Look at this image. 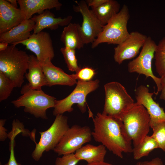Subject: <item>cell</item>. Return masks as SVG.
Wrapping results in <instances>:
<instances>
[{"mask_svg": "<svg viewBox=\"0 0 165 165\" xmlns=\"http://www.w3.org/2000/svg\"><path fill=\"white\" fill-rule=\"evenodd\" d=\"M9 44L6 42L0 43V51L6 50L9 46Z\"/></svg>", "mask_w": 165, "mask_h": 165, "instance_id": "obj_36", "label": "cell"}, {"mask_svg": "<svg viewBox=\"0 0 165 165\" xmlns=\"http://www.w3.org/2000/svg\"><path fill=\"white\" fill-rule=\"evenodd\" d=\"M143 165H163L161 159L159 157L152 159L149 161L142 162Z\"/></svg>", "mask_w": 165, "mask_h": 165, "instance_id": "obj_34", "label": "cell"}, {"mask_svg": "<svg viewBox=\"0 0 165 165\" xmlns=\"http://www.w3.org/2000/svg\"><path fill=\"white\" fill-rule=\"evenodd\" d=\"M45 78V86L56 85L72 86L76 84L75 74L69 75L60 68L54 66L51 61L41 64Z\"/></svg>", "mask_w": 165, "mask_h": 165, "instance_id": "obj_15", "label": "cell"}, {"mask_svg": "<svg viewBox=\"0 0 165 165\" xmlns=\"http://www.w3.org/2000/svg\"><path fill=\"white\" fill-rule=\"evenodd\" d=\"M106 153V148L102 144L95 146L88 144L82 146L74 154L77 159L85 160L89 164L104 161Z\"/></svg>", "mask_w": 165, "mask_h": 165, "instance_id": "obj_21", "label": "cell"}, {"mask_svg": "<svg viewBox=\"0 0 165 165\" xmlns=\"http://www.w3.org/2000/svg\"><path fill=\"white\" fill-rule=\"evenodd\" d=\"M132 165H143L142 162H139L136 163Z\"/></svg>", "mask_w": 165, "mask_h": 165, "instance_id": "obj_39", "label": "cell"}, {"mask_svg": "<svg viewBox=\"0 0 165 165\" xmlns=\"http://www.w3.org/2000/svg\"><path fill=\"white\" fill-rule=\"evenodd\" d=\"M21 44L33 52L41 64L51 61L55 54L52 40L49 33L42 31L31 35L27 40L16 43Z\"/></svg>", "mask_w": 165, "mask_h": 165, "instance_id": "obj_12", "label": "cell"}, {"mask_svg": "<svg viewBox=\"0 0 165 165\" xmlns=\"http://www.w3.org/2000/svg\"><path fill=\"white\" fill-rule=\"evenodd\" d=\"M150 127L153 132L151 137L155 140L158 148L165 152V122L156 123Z\"/></svg>", "mask_w": 165, "mask_h": 165, "instance_id": "obj_27", "label": "cell"}, {"mask_svg": "<svg viewBox=\"0 0 165 165\" xmlns=\"http://www.w3.org/2000/svg\"><path fill=\"white\" fill-rule=\"evenodd\" d=\"M154 58L157 73L161 77L165 76V36L157 44Z\"/></svg>", "mask_w": 165, "mask_h": 165, "instance_id": "obj_25", "label": "cell"}, {"mask_svg": "<svg viewBox=\"0 0 165 165\" xmlns=\"http://www.w3.org/2000/svg\"><path fill=\"white\" fill-rule=\"evenodd\" d=\"M92 132L89 126L74 125L66 131L53 150L59 156L75 153L91 141Z\"/></svg>", "mask_w": 165, "mask_h": 165, "instance_id": "obj_10", "label": "cell"}, {"mask_svg": "<svg viewBox=\"0 0 165 165\" xmlns=\"http://www.w3.org/2000/svg\"><path fill=\"white\" fill-rule=\"evenodd\" d=\"M155 140L151 136H146L142 141L133 148V157L135 160L147 156L154 149L158 148Z\"/></svg>", "mask_w": 165, "mask_h": 165, "instance_id": "obj_24", "label": "cell"}, {"mask_svg": "<svg viewBox=\"0 0 165 165\" xmlns=\"http://www.w3.org/2000/svg\"><path fill=\"white\" fill-rule=\"evenodd\" d=\"M25 20L31 18L35 13H42L45 10L53 8L60 10L62 4L58 0H17Z\"/></svg>", "mask_w": 165, "mask_h": 165, "instance_id": "obj_17", "label": "cell"}, {"mask_svg": "<svg viewBox=\"0 0 165 165\" xmlns=\"http://www.w3.org/2000/svg\"><path fill=\"white\" fill-rule=\"evenodd\" d=\"M6 119H0V141H5L8 138V134L7 133V130L4 127Z\"/></svg>", "mask_w": 165, "mask_h": 165, "instance_id": "obj_32", "label": "cell"}, {"mask_svg": "<svg viewBox=\"0 0 165 165\" xmlns=\"http://www.w3.org/2000/svg\"><path fill=\"white\" fill-rule=\"evenodd\" d=\"M60 51L63 55L65 61L69 70L78 72L81 69L78 66L75 56V50L66 47L62 48Z\"/></svg>", "mask_w": 165, "mask_h": 165, "instance_id": "obj_26", "label": "cell"}, {"mask_svg": "<svg viewBox=\"0 0 165 165\" xmlns=\"http://www.w3.org/2000/svg\"><path fill=\"white\" fill-rule=\"evenodd\" d=\"M129 18L128 7L124 4L119 12L103 26L102 31L92 44V48L103 43L118 45L123 42L130 34L127 28Z\"/></svg>", "mask_w": 165, "mask_h": 165, "instance_id": "obj_6", "label": "cell"}, {"mask_svg": "<svg viewBox=\"0 0 165 165\" xmlns=\"http://www.w3.org/2000/svg\"><path fill=\"white\" fill-rule=\"evenodd\" d=\"M15 87L13 81L0 72V101L7 99Z\"/></svg>", "mask_w": 165, "mask_h": 165, "instance_id": "obj_28", "label": "cell"}, {"mask_svg": "<svg viewBox=\"0 0 165 165\" xmlns=\"http://www.w3.org/2000/svg\"><path fill=\"white\" fill-rule=\"evenodd\" d=\"M93 121L92 135L96 142L121 158L123 153L132 152V141L125 133L120 120L98 112Z\"/></svg>", "mask_w": 165, "mask_h": 165, "instance_id": "obj_1", "label": "cell"}, {"mask_svg": "<svg viewBox=\"0 0 165 165\" xmlns=\"http://www.w3.org/2000/svg\"><path fill=\"white\" fill-rule=\"evenodd\" d=\"M17 135L16 134H13L9 138L10 140L9 145L10 156L8 162L4 165H22L17 162L14 155V147L15 145L14 139Z\"/></svg>", "mask_w": 165, "mask_h": 165, "instance_id": "obj_31", "label": "cell"}, {"mask_svg": "<svg viewBox=\"0 0 165 165\" xmlns=\"http://www.w3.org/2000/svg\"><path fill=\"white\" fill-rule=\"evenodd\" d=\"M28 72L25 76L28 82L26 86L30 89L40 90L45 86V78L41 64L36 57L29 55Z\"/></svg>", "mask_w": 165, "mask_h": 165, "instance_id": "obj_20", "label": "cell"}, {"mask_svg": "<svg viewBox=\"0 0 165 165\" xmlns=\"http://www.w3.org/2000/svg\"><path fill=\"white\" fill-rule=\"evenodd\" d=\"M29 58V55L26 52L13 44L0 51V72L13 81L16 87H21L24 82Z\"/></svg>", "mask_w": 165, "mask_h": 165, "instance_id": "obj_2", "label": "cell"}, {"mask_svg": "<svg viewBox=\"0 0 165 165\" xmlns=\"http://www.w3.org/2000/svg\"><path fill=\"white\" fill-rule=\"evenodd\" d=\"M107 0H87L86 2L89 7L91 8L98 7L105 3Z\"/></svg>", "mask_w": 165, "mask_h": 165, "instance_id": "obj_33", "label": "cell"}, {"mask_svg": "<svg viewBox=\"0 0 165 165\" xmlns=\"http://www.w3.org/2000/svg\"><path fill=\"white\" fill-rule=\"evenodd\" d=\"M60 39L65 47L75 50L83 47L85 44L80 32V25L78 24L70 23L64 28Z\"/></svg>", "mask_w": 165, "mask_h": 165, "instance_id": "obj_22", "label": "cell"}, {"mask_svg": "<svg viewBox=\"0 0 165 165\" xmlns=\"http://www.w3.org/2000/svg\"><path fill=\"white\" fill-rule=\"evenodd\" d=\"M68 117L63 115H58L51 126L46 130L39 132L41 137L31 156L35 161H38L44 152L53 150L66 131L69 128Z\"/></svg>", "mask_w": 165, "mask_h": 165, "instance_id": "obj_8", "label": "cell"}, {"mask_svg": "<svg viewBox=\"0 0 165 165\" xmlns=\"http://www.w3.org/2000/svg\"><path fill=\"white\" fill-rule=\"evenodd\" d=\"M155 92L150 93L148 88L141 85L136 90L137 103L143 106L147 111L150 118V126L157 123L165 122V112L163 108L153 99Z\"/></svg>", "mask_w": 165, "mask_h": 165, "instance_id": "obj_14", "label": "cell"}, {"mask_svg": "<svg viewBox=\"0 0 165 165\" xmlns=\"http://www.w3.org/2000/svg\"><path fill=\"white\" fill-rule=\"evenodd\" d=\"M86 165H113L112 164L104 162L87 164Z\"/></svg>", "mask_w": 165, "mask_h": 165, "instance_id": "obj_37", "label": "cell"}, {"mask_svg": "<svg viewBox=\"0 0 165 165\" xmlns=\"http://www.w3.org/2000/svg\"><path fill=\"white\" fill-rule=\"evenodd\" d=\"M25 20L20 8L7 0H0V34L18 25Z\"/></svg>", "mask_w": 165, "mask_h": 165, "instance_id": "obj_16", "label": "cell"}, {"mask_svg": "<svg viewBox=\"0 0 165 165\" xmlns=\"http://www.w3.org/2000/svg\"><path fill=\"white\" fill-rule=\"evenodd\" d=\"M97 79L85 82L78 80L76 86L67 97L61 100H57L54 108L53 115L55 116L66 112H71L73 110L72 106L76 104L82 113L86 111V97L90 93L95 90L99 86Z\"/></svg>", "mask_w": 165, "mask_h": 165, "instance_id": "obj_7", "label": "cell"}, {"mask_svg": "<svg viewBox=\"0 0 165 165\" xmlns=\"http://www.w3.org/2000/svg\"><path fill=\"white\" fill-rule=\"evenodd\" d=\"M147 36L137 31L130 33L123 42L114 49V58L120 64L123 61L135 57L145 42Z\"/></svg>", "mask_w": 165, "mask_h": 165, "instance_id": "obj_13", "label": "cell"}, {"mask_svg": "<svg viewBox=\"0 0 165 165\" xmlns=\"http://www.w3.org/2000/svg\"><path fill=\"white\" fill-rule=\"evenodd\" d=\"M75 2L77 5L73 6V9L80 13L82 17L80 32L84 44H92L102 31L103 26L92 10L89 9L85 1Z\"/></svg>", "mask_w": 165, "mask_h": 165, "instance_id": "obj_11", "label": "cell"}, {"mask_svg": "<svg viewBox=\"0 0 165 165\" xmlns=\"http://www.w3.org/2000/svg\"><path fill=\"white\" fill-rule=\"evenodd\" d=\"M157 44L150 37H148L138 56L130 61L128 64V69L130 73L136 72L145 75L146 78L150 77L155 82L157 95L161 91V78L155 76L152 69V61Z\"/></svg>", "mask_w": 165, "mask_h": 165, "instance_id": "obj_9", "label": "cell"}, {"mask_svg": "<svg viewBox=\"0 0 165 165\" xmlns=\"http://www.w3.org/2000/svg\"><path fill=\"white\" fill-rule=\"evenodd\" d=\"M31 19L35 23L33 34H36L45 28L54 30L57 29L59 26H66L71 23L72 17L68 16L64 18L55 17L53 13L47 9Z\"/></svg>", "mask_w": 165, "mask_h": 165, "instance_id": "obj_18", "label": "cell"}, {"mask_svg": "<svg viewBox=\"0 0 165 165\" xmlns=\"http://www.w3.org/2000/svg\"><path fill=\"white\" fill-rule=\"evenodd\" d=\"M13 6L17 8V1L16 0H7Z\"/></svg>", "mask_w": 165, "mask_h": 165, "instance_id": "obj_38", "label": "cell"}, {"mask_svg": "<svg viewBox=\"0 0 165 165\" xmlns=\"http://www.w3.org/2000/svg\"><path fill=\"white\" fill-rule=\"evenodd\" d=\"M123 130L134 147L143 140L149 132L150 118L143 106L135 103L120 120Z\"/></svg>", "mask_w": 165, "mask_h": 165, "instance_id": "obj_5", "label": "cell"}, {"mask_svg": "<svg viewBox=\"0 0 165 165\" xmlns=\"http://www.w3.org/2000/svg\"><path fill=\"white\" fill-rule=\"evenodd\" d=\"M35 23L31 19L24 20L9 31L0 34V42L15 45L28 39L31 35Z\"/></svg>", "mask_w": 165, "mask_h": 165, "instance_id": "obj_19", "label": "cell"}, {"mask_svg": "<svg viewBox=\"0 0 165 165\" xmlns=\"http://www.w3.org/2000/svg\"><path fill=\"white\" fill-rule=\"evenodd\" d=\"M105 101L103 114L121 120L135 103L120 83L112 82L104 85Z\"/></svg>", "mask_w": 165, "mask_h": 165, "instance_id": "obj_4", "label": "cell"}, {"mask_svg": "<svg viewBox=\"0 0 165 165\" xmlns=\"http://www.w3.org/2000/svg\"><path fill=\"white\" fill-rule=\"evenodd\" d=\"M96 74L95 70L93 68L85 67L80 69L75 75L77 80L88 82L92 80Z\"/></svg>", "mask_w": 165, "mask_h": 165, "instance_id": "obj_29", "label": "cell"}, {"mask_svg": "<svg viewBox=\"0 0 165 165\" xmlns=\"http://www.w3.org/2000/svg\"><path fill=\"white\" fill-rule=\"evenodd\" d=\"M161 94L160 98L165 101V76L161 77Z\"/></svg>", "mask_w": 165, "mask_h": 165, "instance_id": "obj_35", "label": "cell"}, {"mask_svg": "<svg viewBox=\"0 0 165 165\" xmlns=\"http://www.w3.org/2000/svg\"><path fill=\"white\" fill-rule=\"evenodd\" d=\"M22 95L16 100L11 101L16 108L24 107V111L32 115L36 118L48 119L46 110L54 108L57 100L40 90H31L26 85L22 88Z\"/></svg>", "mask_w": 165, "mask_h": 165, "instance_id": "obj_3", "label": "cell"}, {"mask_svg": "<svg viewBox=\"0 0 165 165\" xmlns=\"http://www.w3.org/2000/svg\"><path fill=\"white\" fill-rule=\"evenodd\" d=\"M79 161L75 157L74 153L68 154L57 157L55 165H76Z\"/></svg>", "mask_w": 165, "mask_h": 165, "instance_id": "obj_30", "label": "cell"}, {"mask_svg": "<svg viewBox=\"0 0 165 165\" xmlns=\"http://www.w3.org/2000/svg\"><path fill=\"white\" fill-rule=\"evenodd\" d=\"M119 3L114 0H107L101 6L91 10L103 26L105 25L120 10Z\"/></svg>", "mask_w": 165, "mask_h": 165, "instance_id": "obj_23", "label": "cell"}]
</instances>
